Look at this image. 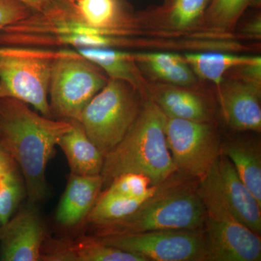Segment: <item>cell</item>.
<instances>
[{
	"label": "cell",
	"instance_id": "4fadbf2b",
	"mask_svg": "<svg viewBox=\"0 0 261 261\" xmlns=\"http://www.w3.org/2000/svg\"><path fill=\"white\" fill-rule=\"evenodd\" d=\"M32 203L0 228V260H41L46 230Z\"/></svg>",
	"mask_w": 261,
	"mask_h": 261
},
{
	"label": "cell",
	"instance_id": "6da1fadb",
	"mask_svg": "<svg viewBox=\"0 0 261 261\" xmlns=\"http://www.w3.org/2000/svg\"><path fill=\"white\" fill-rule=\"evenodd\" d=\"M70 126V121L41 116L18 99H0V142L23 173L31 203L47 195L46 168Z\"/></svg>",
	"mask_w": 261,
	"mask_h": 261
},
{
	"label": "cell",
	"instance_id": "e0dca14e",
	"mask_svg": "<svg viewBox=\"0 0 261 261\" xmlns=\"http://www.w3.org/2000/svg\"><path fill=\"white\" fill-rule=\"evenodd\" d=\"M137 65L147 82L198 88L197 78L185 56L174 53H133Z\"/></svg>",
	"mask_w": 261,
	"mask_h": 261
},
{
	"label": "cell",
	"instance_id": "8fae6325",
	"mask_svg": "<svg viewBox=\"0 0 261 261\" xmlns=\"http://www.w3.org/2000/svg\"><path fill=\"white\" fill-rule=\"evenodd\" d=\"M217 97L225 122L238 132L261 130V82L226 74Z\"/></svg>",
	"mask_w": 261,
	"mask_h": 261
},
{
	"label": "cell",
	"instance_id": "7c38bea8",
	"mask_svg": "<svg viewBox=\"0 0 261 261\" xmlns=\"http://www.w3.org/2000/svg\"><path fill=\"white\" fill-rule=\"evenodd\" d=\"M89 27L112 37H145L127 0H64Z\"/></svg>",
	"mask_w": 261,
	"mask_h": 261
},
{
	"label": "cell",
	"instance_id": "cb8c5ba5",
	"mask_svg": "<svg viewBox=\"0 0 261 261\" xmlns=\"http://www.w3.org/2000/svg\"><path fill=\"white\" fill-rule=\"evenodd\" d=\"M154 193L137 198H128L104 192L87 215L88 221L97 227L118 221L137 211Z\"/></svg>",
	"mask_w": 261,
	"mask_h": 261
},
{
	"label": "cell",
	"instance_id": "9a60e30c",
	"mask_svg": "<svg viewBox=\"0 0 261 261\" xmlns=\"http://www.w3.org/2000/svg\"><path fill=\"white\" fill-rule=\"evenodd\" d=\"M146 97L155 103L166 116L193 121H214L212 100L202 87L148 82Z\"/></svg>",
	"mask_w": 261,
	"mask_h": 261
},
{
	"label": "cell",
	"instance_id": "8992f818",
	"mask_svg": "<svg viewBox=\"0 0 261 261\" xmlns=\"http://www.w3.org/2000/svg\"><path fill=\"white\" fill-rule=\"evenodd\" d=\"M56 50L46 48L0 47V99L32 105L53 118L47 95Z\"/></svg>",
	"mask_w": 261,
	"mask_h": 261
},
{
	"label": "cell",
	"instance_id": "7402d4cb",
	"mask_svg": "<svg viewBox=\"0 0 261 261\" xmlns=\"http://www.w3.org/2000/svg\"><path fill=\"white\" fill-rule=\"evenodd\" d=\"M224 154L232 163L243 183L261 205V152L260 142L238 139L229 141Z\"/></svg>",
	"mask_w": 261,
	"mask_h": 261
},
{
	"label": "cell",
	"instance_id": "484cf974",
	"mask_svg": "<svg viewBox=\"0 0 261 261\" xmlns=\"http://www.w3.org/2000/svg\"><path fill=\"white\" fill-rule=\"evenodd\" d=\"M23 184L17 171L0 178V222L6 224L23 198Z\"/></svg>",
	"mask_w": 261,
	"mask_h": 261
},
{
	"label": "cell",
	"instance_id": "ac0fdd59",
	"mask_svg": "<svg viewBox=\"0 0 261 261\" xmlns=\"http://www.w3.org/2000/svg\"><path fill=\"white\" fill-rule=\"evenodd\" d=\"M103 186L100 174H70L56 212V220L64 226L78 224L87 216Z\"/></svg>",
	"mask_w": 261,
	"mask_h": 261
},
{
	"label": "cell",
	"instance_id": "44dd1931",
	"mask_svg": "<svg viewBox=\"0 0 261 261\" xmlns=\"http://www.w3.org/2000/svg\"><path fill=\"white\" fill-rule=\"evenodd\" d=\"M258 0H212L206 12L202 36L207 39L238 40L237 25L249 7Z\"/></svg>",
	"mask_w": 261,
	"mask_h": 261
},
{
	"label": "cell",
	"instance_id": "d6986e66",
	"mask_svg": "<svg viewBox=\"0 0 261 261\" xmlns=\"http://www.w3.org/2000/svg\"><path fill=\"white\" fill-rule=\"evenodd\" d=\"M75 50L97 65L108 78L126 82L146 97L148 82L136 63L133 53L107 47L80 48Z\"/></svg>",
	"mask_w": 261,
	"mask_h": 261
},
{
	"label": "cell",
	"instance_id": "52a82bcc",
	"mask_svg": "<svg viewBox=\"0 0 261 261\" xmlns=\"http://www.w3.org/2000/svg\"><path fill=\"white\" fill-rule=\"evenodd\" d=\"M108 75L75 50L57 49L49 93L53 117L78 121L89 101L106 85Z\"/></svg>",
	"mask_w": 261,
	"mask_h": 261
},
{
	"label": "cell",
	"instance_id": "30bf717a",
	"mask_svg": "<svg viewBox=\"0 0 261 261\" xmlns=\"http://www.w3.org/2000/svg\"><path fill=\"white\" fill-rule=\"evenodd\" d=\"M212 0H163L137 12L145 37L167 39H207L202 36Z\"/></svg>",
	"mask_w": 261,
	"mask_h": 261
},
{
	"label": "cell",
	"instance_id": "3957f363",
	"mask_svg": "<svg viewBox=\"0 0 261 261\" xmlns=\"http://www.w3.org/2000/svg\"><path fill=\"white\" fill-rule=\"evenodd\" d=\"M190 177L176 172L155 193L123 219L97 226V237L169 229H203L205 210Z\"/></svg>",
	"mask_w": 261,
	"mask_h": 261
},
{
	"label": "cell",
	"instance_id": "277c9868",
	"mask_svg": "<svg viewBox=\"0 0 261 261\" xmlns=\"http://www.w3.org/2000/svg\"><path fill=\"white\" fill-rule=\"evenodd\" d=\"M144 99L129 84L108 79L106 85L84 108L79 121L104 158L135 123Z\"/></svg>",
	"mask_w": 261,
	"mask_h": 261
},
{
	"label": "cell",
	"instance_id": "4316f807",
	"mask_svg": "<svg viewBox=\"0 0 261 261\" xmlns=\"http://www.w3.org/2000/svg\"><path fill=\"white\" fill-rule=\"evenodd\" d=\"M34 11L19 0H0V30L22 20Z\"/></svg>",
	"mask_w": 261,
	"mask_h": 261
},
{
	"label": "cell",
	"instance_id": "f1b7e54d",
	"mask_svg": "<svg viewBox=\"0 0 261 261\" xmlns=\"http://www.w3.org/2000/svg\"><path fill=\"white\" fill-rule=\"evenodd\" d=\"M17 171V165L0 142V177Z\"/></svg>",
	"mask_w": 261,
	"mask_h": 261
},
{
	"label": "cell",
	"instance_id": "ffe728a7",
	"mask_svg": "<svg viewBox=\"0 0 261 261\" xmlns=\"http://www.w3.org/2000/svg\"><path fill=\"white\" fill-rule=\"evenodd\" d=\"M69 130L58 142L69 164L72 174L94 176L100 174L104 164V156L89 140L78 121H70Z\"/></svg>",
	"mask_w": 261,
	"mask_h": 261
},
{
	"label": "cell",
	"instance_id": "7a4b0ae2",
	"mask_svg": "<svg viewBox=\"0 0 261 261\" xmlns=\"http://www.w3.org/2000/svg\"><path fill=\"white\" fill-rule=\"evenodd\" d=\"M166 115L145 97L140 112L121 142L104 158L103 185L125 173H139L161 185L177 172L165 132Z\"/></svg>",
	"mask_w": 261,
	"mask_h": 261
},
{
	"label": "cell",
	"instance_id": "f546056e",
	"mask_svg": "<svg viewBox=\"0 0 261 261\" xmlns=\"http://www.w3.org/2000/svg\"><path fill=\"white\" fill-rule=\"evenodd\" d=\"M19 1L22 2L34 11H40L47 5L49 0H19Z\"/></svg>",
	"mask_w": 261,
	"mask_h": 261
},
{
	"label": "cell",
	"instance_id": "5b68a950",
	"mask_svg": "<svg viewBox=\"0 0 261 261\" xmlns=\"http://www.w3.org/2000/svg\"><path fill=\"white\" fill-rule=\"evenodd\" d=\"M197 190L205 210L207 261H260V236L235 217L207 175Z\"/></svg>",
	"mask_w": 261,
	"mask_h": 261
},
{
	"label": "cell",
	"instance_id": "d4e9b609",
	"mask_svg": "<svg viewBox=\"0 0 261 261\" xmlns=\"http://www.w3.org/2000/svg\"><path fill=\"white\" fill-rule=\"evenodd\" d=\"M158 186H152L150 179L142 173H125L115 178L105 192L128 198H137L152 195L157 190Z\"/></svg>",
	"mask_w": 261,
	"mask_h": 261
},
{
	"label": "cell",
	"instance_id": "83f0119b",
	"mask_svg": "<svg viewBox=\"0 0 261 261\" xmlns=\"http://www.w3.org/2000/svg\"><path fill=\"white\" fill-rule=\"evenodd\" d=\"M236 37L238 39L245 40H258L261 38V17L260 13L254 15L243 25H240L238 31H236Z\"/></svg>",
	"mask_w": 261,
	"mask_h": 261
},
{
	"label": "cell",
	"instance_id": "603a6c76",
	"mask_svg": "<svg viewBox=\"0 0 261 261\" xmlns=\"http://www.w3.org/2000/svg\"><path fill=\"white\" fill-rule=\"evenodd\" d=\"M197 78L218 87L228 72L254 60L256 56H243L227 51H202L184 55Z\"/></svg>",
	"mask_w": 261,
	"mask_h": 261
},
{
	"label": "cell",
	"instance_id": "ba28073f",
	"mask_svg": "<svg viewBox=\"0 0 261 261\" xmlns=\"http://www.w3.org/2000/svg\"><path fill=\"white\" fill-rule=\"evenodd\" d=\"M165 132L177 172L201 179L221 154L214 121L198 122L166 116Z\"/></svg>",
	"mask_w": 261,
	"mask_h": 261
},
{
	"label": "cell",
	"instance_id": "9c48e42d",
	"mask_svg": "<svg viewBox=\"0 0 261 261\" xmlns=\"http://www.w3.org/2000/svg\"><path fill=\"white\" fill-rule=\"evenodd\" d=\"M98 238L147 261H207L203 229L157 230Z\"/></svg>",
	"mask_w": 261,
	"mask_h": 261
},
{
	"label": "cell",
	"instance_id": "2e32d148",
	"mask_svg": "<svg viewBox=\"0 0 261 261\" xmlns=\"http://www.w3.org/2000/svg\"><path fill=\"white\" fill-rule=\"evenodd\" d=\"M41 260L49 261H147L138 254L120 250L98 238H84L75 243L49 242Z\"/></svg>",
	"mask_w": 261,
	"mask_h": 261
},
{
	"label": "cell",
	"instance_id": "5bb4252c",
	"mask_svg": "<svg viewBox=\"0 0 261 261\" xmlns=\"http://www.w3.org/2000/svg\"><path fill=\"white\" fill-rule=\"evenodd\" d=\"M205 175L235 217L260 236L261 205L242 181L229 159L224 154H220Z\"/></svg>",
	"mask_w": 261,
	"mask_h": 261
}]
</instances>
